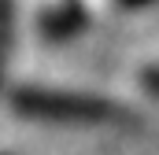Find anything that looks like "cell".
Listing matches in <instances>:
<instances>
[{
  "label": "cell",
  "instance_id": "cell-6",
  "mask_svg": "<svg viewBox=\"0 0 159 155\" xmlns=\"http://www.w3.org/2000/svg\"><path fill=\"white\" fill-rule=\"evenodd\" d=\"M0 155H11V152H0Z\"/></svg>",
  "mask_w": 159,
  "mask_h": 155
},
{
  "label": "cell",
  "instance_id": "cell-4",
  "mask_svg": "<svg viewBox=\"0 0 159 155\" xmlns=\"http://www.w3.org/2000/svg\"><path fill=\"white\" fill-rule=\"evenodd\" d=\"M141 85L152 92L159 100V63H148V67H141Z\"/></svg>",
  "mask_w": 159,
  "mask_h": 155
},
{
  "label": "cell",
  "instance_id": "cell-2",
  "mask_svg": "<svg viewBox=\"0 0 159 155\" xmlns=\"http://www.w3.org/2000/svg\"><path fill=\"white\" fill-rule=\"evenodd\" d=\"M85 30V4L81 0H48L37 11V33L48 41H70Z\"/></svg>",
  "mask_w": 159,
  "mask_h": 155
},
{
  "label": "cell",
  "instance_id": "cell-5",
  "mask_svg": "<svg viewBox=\"0 0 159 155\" xmlns=\"http://www.w3.org/2000/svg\"><path fill=\"white\" fill-rule=\"evenodd\" d=\"M119 7H126V11H133V7H144V4H152V0H115Z\"/></svg>",
  "mask_w": 159,
  "mask_h": 155
},
{
  "label": "cell",
  "instance_id": "cell-3",
  "mask_svg": "<svg viewBox=\"0 0 159 155\" xmlns=\"http://www.w3.org/2000/svg\"><path fill=\"white\" fill-rule=\"evenodd\" d=\"M15 0H0V81L7 74V59H11V44H15Z\"/></svg>",
  "mask_w": 159,
  "mask_h": 155
},
{
  "label": "cell",
  "instance_id": "cell-1",
  "mask_svg": "<svg viewBox=\"0 0 159 155\" xmlns=\"http://www.w3.org/2000/svg\"><path fill=\"white\" fill-rule=\"evenodd\" d=\"M11 111L56 126H137V115L126 104L59 85H19L11 92Z\"/></svg>",
  "mask_w": 159,
  "mask_h": 155
}]
</instances>
